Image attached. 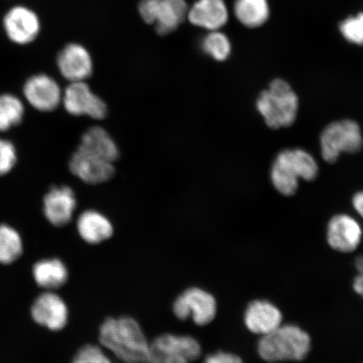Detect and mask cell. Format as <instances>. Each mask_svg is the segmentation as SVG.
I'll list each match as a JSON object with an SVG mask.
<instances>
[{
  "label": "cell",
  "instance_id": "1",
  "mask_svg": "<svg viewBox=\"0 0 363 363\" xmlns=\"http://www.w3.org/2000/svg\"><path fill=\"white\" fill-rule=\"evenodd\" d=\"M99 340L104 348L125 363H148L150 343L133 318H107L99 328Z\"/></svg>",
  "mask_w": 363,
  "mask_h": 363
},
{
  "label": "cell",
  "instance_id": "2",
  "mask_svg": "<svg viewBox=\"0 0 363 363\" xmlns=\"http://www.w3.org/2000/svg\"><path fill=\"white\" fill-rule=\"evenodd\" d=\"M311 340L305 330L294 325H281L271 333L262 335L257 352L269 362L302 361L311 351Z\"/></svg>",
  "mask_w": 363,
  "mask_h": 363
},
{
  "label": "cell",
  "instance_id": "3",
  "mask_svg": "<svg viewBox=\"0 0 363 363\" xmlns=\"http://www.w3.org/2000/svg\"><path fill=\"white\" fill-rule=\"evenodd\" d=\"M317 174V163L310 153L301 149L285 150L276 157L271 179L280 194L290 196L297 191L299 179L312 181Z\"/></svg>",
  "mask_w": 363,
  "mask_h": 363
},
{
  "label": "cell",
  "instance_id": "4",
  "mask_svg": "<svg viewBox=\"0 0 363 363\" xmlns=\"http://www.w3.org/2000/svg\"><path fill=\"white\" fill-rule=\"evenodd\" d=\"M298 99L287 82L275 79L262 91L257 101L258 112L267 126L279 129L291 125L296 119Z\"/></svg>",
  "mask_w": 363,
  "mask_h": 363
},
{
  "label": "cell",
  "instance_id": "5",
  "mask_svg": "<svg viewBox=\"0 0 363 363\" xmlns=\"http://www.w3.org/2000/svg\"><path fill=\"white\" fill-rule=\"evenodd\" d=\"M201 353V344L191 335L163 334L150 343L148 363H190Z\"/></svg>",
  "mask_w": 363,
  "mask_h": 363
},
{
  "label": "cell",
  "instance_id": "6",
  "mask_svg": "<svg viewBox=\"0 0 363 363\" xmlns=\"http://www.w3.org/2000/svg\"><path fill=\"white\" fill-rule=\"evenodd\" d=\"M322 157L330 163L337 162L340 153H355L362 147V136L357 122L335 121L325 127L320 135Z\"/></svg>",
  "mask_w": 363,
  "mask_h": 363
},
{
  "label": "cell",
  "instance_id": "7",
  "mask_svg": "<svg viewBox=\"0 0 363 363\" xmlns=\"http://www.w3.org/2000/svg\"><path fill=\"white\" fill-rule=\"evenodd\" d=\"M189 7L184 0H143L139 13L147 24L155 25L159 35L174 31L188 17Z\"/></svg>",
  "mask_w": 363,
  "mask_h": 363
},
{
  "label": "cell",
  "instance_id": "8",
  "mask_svg": "<svg viewBox=\"0 0 363 363\" xmlns=\"http://www.w3.org/2000/svg\"><path fill=\"white\" fill-rule=\"evenodd\" d=\"M172 311L181 320L192 319L198 325H206L215 320L217 303L211 293L201 288H189L172 303Z\"/></svg>",
  "mask_w": 363,
  "mask_h": 363
},
{
  "label": "cell",
  "instance_id": "9",
  "mask_svg": "<svg viewBox=\"0 0 363 363\" xmlns=\"http://www.w3.org/2000/svg\"><path fill=\"white\" fill-rule=\"evenodd\" d=\"M3 29L12 43L26 45L38 38L42 24L33 9L19 4L11 7L4 16Z\"/></svg>",
  "mask_w": 363,
  "mask_h": 363
},
{
  "label": "cell",
  "instance_id": "10",
  "mask_svg": "<svg viewBox=\"0 0 363 363\" xmlns=\"http://www.w3.org/2000/svg\"><path fill=\"white\" fill-rule=\"evenodd\" d=\"M62 103L72 116L101 120L107 115L106 103L91 91L84 81L74 82L68 85L62 92Z\"/></svg>",
  "mask_w": 363,
  "mask_h": 363
},
{
  "label": "cell",
  "instance_id": "11",
  "mask_svg": "<svg viewBox=\"0 0 363 363\" xmlns=\"http://www.w3.org/2000/svg\"><path fill=\"white\" fill-rule=\"evenodd\" d=\"M23 94L31 106L42 112H51L62 103V91L57 81L49 75L40 74L26 80Z\"/></svg>",
  "mask_w": 363,
  "mask_h": 363
},
{
  "label": "cell",
  "instance_id": "12",
  "mask_svg": "<svg viewBox=\"0 0 363 363\" xmlns=\"http://www.w3.org/2000/svg\"><path fill=\"white\" fill-rule=\"evenodd\" d=\"M57 65L61 74L70 83L85 81L92 75V57L79 44L71 43L63 48L58 53Z\"/></svg>",
  "mask_w": 363,
  "mask_h": 363
},
{
  "label": "cell",
  "instance_id": "13",
  "mask_svg": "<svg viewBox=\"0 0 363 363\" xmlns=\"http://www.w3.org/2000/svg\"><path fill=\"white\" fill-rule=\"evenodd\" d=\"M31 315L36 323L51 330L65 328L68 320V308L63 299L52 292H45L35 299Z\"/></svg>",
  "mask_w": 363,
  "mask_h": 363
},
{
  "label": "cell",
  "instance_id": "14",
  "mask_svg": "<svg viewBox=\"0 0 363 363\" xmlns=\"http://www.w3.org/2000/svg\"><path fill=\"white\" fill-rule=\"evenodd\" d=\"M77 207L75 194L67 186L52 188L45 195L43 211L50 223L65 226L72 219Z\"/></svg>",
  "mask_w": 363,
  "mask_h": 363
},
{
  "label": "cell",
  "instance_id": "15",
  "mask_svg": "<svg viewBox=\"0 0 363 363\" xmlns=\"http://www.w3.org/2000/svg\"><path fill=\"white\" fill-rule=\"evenodd\" d=\"M69 169L72 174L89 184H99L111 179L115 174L113 162L77 150L72 155Z\"/></svg>",
  "mask_w": 363,
  "mask_h": 363
},
{
  "label": "cell",
  "instance_id": "16",
  "mask_svg": "<svg viewBox=\"0 0 363 363\" xmlns=\"http://www.w3.org/2000/svg\"><path fill=\"white\" fill-rule=\"evenodd\" d=\"M362 237L360 225L351 216H335L329 222L328 242L335 251L344 253L355 251L361 242Z\"/></svg>",
  "mask_w": 363,
  "mask_h": 363
},
{
  "label": "cell",
  "instance_id": "17",
  "mask_svg": "<svg viewBox=\"0 0 363 363\" xmlns=\"http://www.w3.org/2000/svg\"><path fill=\"white\" fill-rule=\"evenodd\" d=\"M245 325L251 333L265 335L282 325L283 315L274 303L254 301L249 303L244 315Z\"/></svg>",
  "mask_w": 363,
  "mask_h": 363
},
{
  "label": "cell",
  "instance_id": "18",
  "mask_svg": "<svg viewBox=\"0 0 363 363\" xmlns=\"http://www.w3.org/2000/svg\"><path fill=\"white\" fill-rule=\"evenodd\" d=\"M188 19L208 31L220 30L228 21V8L225 0H198L189 9Z\"/></svg>",
  "mask_w": 363,
  "mask_h": 363
},
{
  "label": "cell",
  "instance_id": "19",
  "mask_svg": "<svg viewBox=\"0 0 363 363\" xmlns=\"http://www.w3.org/2000/svg\"><path fill=\"white\" fill-rule=\"evenodd\" d=\"M77 229L84 242L94 245L110 239L113 233L111 220L101 213L92 210L82 213L77 221Z\"/></svg>",
  "mask_w": 363,
  "mask_h": 363
},
{
  "label": "cell",
  "instance_id": "20",
  "mask_svg": "<svg viewBox=\"0 0 363 363\" xmlns=\"http://www.w3.org/2000/svg\"><path fill=\"white\" fill-rule=\"evenodd\" d=\"M79 149L104 160L113 162L119 157V149L106 130L102 127H91L82 136Z\"/></svg>",
  "mask_w": 363,
  "mask_h": 363
},
{
  "label": "cell",
  "instance_id": "21",
  "mask_svg": "<svg viewBox=\"0 0 363 363\" xmlns=\"http://www.w3.org/2000/svg\"><path fill=\"white\" fill-rule=\"evenodd\" d=\"M233 10L240 24L249 29L264 26L271 15L269 0H235Z\"/></svg>",
  "mask_w": 363,
  "mask_h": 363
},
{
  "label": "cell",
  "instance_id": "22",
  "mask_svg": "<svg viewBox=\"0 0 363 363\" xmlns=\"http://www.w3.org/2000/svg\"><path fill=\"white\" fill-rule=\"evenodd\" d=\"M34 279L40 287L55 289L67 283L68 270L66 265L57 258L36 262L33 267Z\"/></svg>",
  "mask_w": 363,
  "mask_h": 363
},
{
  "label": "cell",
  "instance_id": "23",
  "mask_svg": "<svg viewBox=\"0 0 363 363\" xmlns=\"http://www.w3.org/2000/svg\"><path fill=\"white\" fill-rule=\"evenodd\" d=\"M25 115L24 104L16 95L0 94V131L21 124Z\"/></svg>",
  "mask_w": 363,
  "mask_h": 363
},
{
  "label": "cell",
  "instance_id": "24",
  "mask_svg": "<svg viewBox=\"0 0 363 363\" xmlns=\"http://www.w3.org/2000/svg\"><path fill=\"white\" fill-rule=\"evenodd\" d=\"M23 246L21 235L8 225H0V262L10 264L20 257Z\"/></svg>",
  "mask_w": 363,
  "mask_h": 363
},
{
  "label": "cell",
  "instance_id": "25",
  "mask_svg": "<svg viewBox=\"0 0 363 363\" xmlns=\"http://www.w3.org/2000/svg\"><path fill=\"white\" fill-rule=\"evenodd\" d=\"M202 49L216 61L223 62L229 57L231 44L228 36L220 30L210 31L202 42Z\"/></svg>",
  "mask_w": 363,
  "mask_h": 363
},
{
  "label": "cell",
  "instance_id": "26",
  "mask_svg": "<svg viewBox=\"0 0 363 363\" xmlns=\"http://www.w3.org/2000/svg\"><path fill=\"white\" fill-rule=\"evenodd\" d=\"M339 30L348 43L363 45V12L342 20L340 23Z\"/></svg>",
  "mask_w": 363,
  "mask_h": 363
},
{
  "label": "cell",
  "instance_id": "27",
  "mask_svg": "<svg viewBox=\"0 0 363 363\" xmlns=\"http://www.w3.org/2000/svg\"><path fill=\"white\" fill-rule=\"evenodd\" d=\"M72 363H112L101 347L87 344L75 354Z\"/></svg>",
  "mask_w": 363,
  "mask_h": 363
},
{
  "label": "cell",
  "instance_id": "28",
  "mask_svg": "<svg viewBox=\"0 0 363 363\" xmlns=\"http://www.w3.org/2000/svg\"><path fill=\"white\" fill-rule=\"evenodd\" d=\"M17 162L16 147L10 140L0 138V176L6 175Z\"/></svg>",
  "mask_w": 363,
  "mask_h": 363
},
{
  "label": "cell",
  "instance_id": "29",
  "mask_svg": "<svg viewBox=\"0 0 363 363\" xmlns=\"http://www.w3.org/2000/svg\"><path fill=\"white\" fill-rule=\"evenodd\" d=\"M203 363H243V361L235 354L218 352L208 355Z\"/></svg>",
  "mask_w": 363,
  "mask_h": 363
},
{
  "label": "cell",
  "instance_id": "30",
  "mask_svg": "<svg viewBox=\"0 0 363 363\" xmlns=\"http://www.w3.org/2000/svg\"><path fill=\"white\" fill-rule=\"evenodd\" d=\"M352 203L356 211L363 218V191L355 194Z\"/></svg>",
  "mask_w": 363,
  "mask_h": 363
},
{
  "label": "cell",
  "instance_id": "31",
  "mask_svg": "<svg viewBox=\"0 0 363 363\" xmlns=\"http://www.w3.org/2000/svg\"><path fill=\"white\" fill-rule=\"evenodd\" d=\"M353 289L363 298V274H358L354 279Z\"/></svg>",
  "mask_w": 363,
  "mask_h": 363
},
{
  "label": "cell",
  "instance_id": "32",
  "mask_svg": "<svg viewBox=\"0 0 363 363\" xmlns=\"http://www.w3.org/2000/svg\"><path fill=\"white\" fill-rule=\"evenodd\" d=\"M356 267L359 274H363V256L357 258Z\"/></svg>",
  "mask_w": 363,
  "mask_h": 363
}]
</instances>
